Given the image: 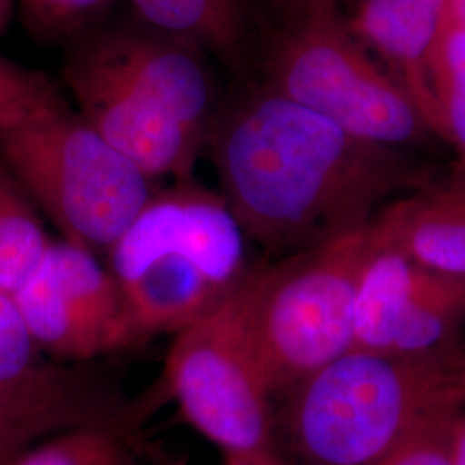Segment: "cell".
Returning <instances> with one entry per match:
<instances>
[{"label": "cell", "mask_w": 465, "mask_h": 465, "mask_svg": "<svg viewBox=\"0 0 465 465\" xmlns=\"http://www.w3.org/2000/svg\"><path fill=\"white\" fill-rule=\"evenodd\" d=\"M228 203L269 261L362 232L436 171L262 86L219 113L207 140Z\"/></svg>", "instance_id": "6da1fadb"}, {"label": "cell", "mask_w": 465, "mask_h": 465, "mask_svg": "<svg viewBox=\"0 0 465 465\" xmlns=\"http://www.w3.org/2000/svg\"><path fill=\"white\" fill-rule=\"evenodd\" d=\"M202 50L152 28L78 36L64 80L80 116L149 180L192 178L216 121Z\"/></svg>", "instance_id": "7a4b0ae2"}, {"label": "cell", "mask_w": 465, "mask_h": 465, "mask_svg": "<svg viewBox=\"0 0 465 465\" xmlns=\"http://www.w3.org/2000/svg\"><path fill=\"white\" fill-rule=\"evenodd\" d=\"M284 395L295 465H374L431 419L465 409V343L414 355L350 349Z\"/></svg>", "instance_id": "3957f363"}, {"label": "cell", "mask_w": 465, "mask_h": 465, "mask_svg": "<svg viewBox=\"0 0 465 465\" xmlns=\"http://www.w3.org/2000/svg\"><path fill=\"white\" fill-rule=\"evenodd\" d=\"M245 240L221 193L192 180L153 192L107 252L142 340L216 309L250 271Z\"/></svg>", "instance_id": "277c9868"}, {"label": "cell", "mask_w": 465, "mask_h": 465, "mask_svg": "<svg viewBox=\"0 0 465 465\" xmlns=\"http://www.w3.org/2000/svg\"><path fill=\"white\" fill-rule=\"evenodd\" d=\"M0 155L63 240L94 253H107L153 193L152 180L61 97L0 130Z\"/></svg>", "instance_id": "5b68a950"}, {"label": "cell", "mask_w": 465, "mask_h": 465, "mask_svg": "<svg viewBox=\"0 0 465 465\" xmlns=\"http://www.w3.org/2000/svg\"><path fill=\"white\" fill-rule=\"evenodd\" d=\"M367 228L252 266L250 336L272 399L353 347Z\"/></svg>", "instance_id": "8992f818"}, {"label": "cell", "mask_w": 465, "mask_h": 465, "mask_svg": "<svg viewBox=\"0 0 465 465\" xmlns=\"http://www.w3.org/2000/svg\"><path fill=\"white\" fill-rule=\"evenodd\" d=\"M266 86L357 138L393 149L438 142L414 100L350 34L341 9L288 21L266 54Z\"/></svg>", "instance_id": "52a82bcc"}, {"label": "cell", "mask_w": 465, "mask_h": 465, "mask_svg": "<svg viewBox=\"0 0 465 465\" xmlns=\"http://www.w3.org/2000/svg\"><path fill=\"white\" fill-rule=\"evenodd\" d=\"M250 272L216 309L174 334L164 380L184 419L224 455H282L250 336Z\"/></svg>", "instance_id": "ba28073f"}, {"label": "cell", "mask_w": 465, "mask_h": 465, "mask_svg": "<svg viewBox=\"0 0 465 465\" xmlns=\"http://www.w3.org/2000/svg\"><path fill=\"white\" fill-rule=\"evenodd\" d=\"M11 297L52 357L86 362L143 341L111 269L97 253L66 240L50 242L34 274Z\"/></svg>", "instance_id": "9c48e42d"}, {"label": "cell", "mask_w": 465, "mask_h": 465, "mask_svg": "<svg viewBox=\"0 0 465 465\" xmlns=\"http://www.w3.org/2000/svg\"><path fill=\"white\" fill-rule=\"evenodd\" d=\"M465 328V276L372 250L353 307V347L414 355L447 349Z\"/></svg>", "instance_id": "30bf717a"}, {"label": "cell", "mask_w": 465, "mask_h": 465, "mask_svg": "<svg viewBox=\"0 0 465 465\" xmlns=\"http://www.w3.org/2000/svg\"><path fill=\"white\" fill-rule=\"evenodd\" d=\"M0 401L42 438L78 428L130 434L138 412L116 388L49 361L11 295L0 292Z\"/></svg>", "instance_id": "8fae6325"}, {"label": "cell", "mask_w": 465, "mask_h": 465, "mask_svg": "<svg viewBox=\"0 0 465 465\" xmlns=\"http://www.w3.org/2000/svg\"><path fill=\"white\" fill-rule=\"evenodd\" d=\"M341 16L353 38L414 100L436 136L432 59L449 26L447 0H349Z\"/></svg>", "instance_id": "7c38bea8"}, {"label": "cell", "mask_w": 465, "mask_h": 465, "mask_svg": "<svg viewBox=\"0 0 465 465\" xmlns=\"http://www.w3.org/2000/svg\"><path fill=\"white\" fill-rule=\"evenodd\" d=\"M372 250L453 276H465V173L453 167L400 195L367 228Z\"/></svg>", "instance_id": "4fadbf2b"}, {"label": "cell", "mask_w": 465, "mask_h": 465, "mask_svg": "<svg viewBox=\"0 0 465 465\" xmlns=\"http://www.w3.org/2000/svg\"><path fill=\"white\" fill-rule=\"evenodd\" d=\"M147 26L238 66L249 38L245 0H128Z\"/></svg>", "instance_id": "5bb4252c"}, {"label": "cell", "mask_w": 465, "mask_h": 465, "mask_svg": "<svg viewBox=\"0 0 465 465\" xmlns=\"http://www.w3.org/2000/svg\"><path fill=\"white\" fill-rule=\"evenodd\" d=\"M50 242L23 188L0 167V292L13 295L35 272Z\"/></svg>", "instance_id": "9a60e30c"}, {"label": "cell", "mask_w": 465, "mask_h": 465, "mask_svg": "<svg viewBox=\"0 0 465 465\" xmlns=\"http://www.w3.org/2000/svg\"><path fill=\"white\" fill-rule=\"evenodd\" d=\"M436 136L465 173V30L449 23L432 59Z\"/></svg>", "instance_id": "2e32d148"}, {"label": "cell", "mask_w": 465, "mask_h": 465, "mask_svg": "<svg viewBox=\"0 0 465 465\" xmlns=\"http://www.w3.org/2000/svg\"><path fill=\"white\" fill-rule=\"evenodd\" d=\"M7 465H138L130 434L109 428L57 432L19 451Z\"/></svg>", "instance_id": "e0dca14e"}, {"label": "cell", "mask_w": 465, "mask_h": 465, "mask_svg": "<svg viewBox=\"0 0 465 465\" xmlns=\"http://www.w3.org/2000/svg\"><path fill=\"white\" fill-rule=\"evenodd\" d=\"M116 0H17L26 32L35 40L59 42L88 32Z\"/></svg>", "instance_id": "ac0fdd59"}, {"label": "cell", "mask_w": 465, "mask_h": 465, "mask_svg": "<svg viewBox=\"0 0 465 465\" xmlns=\"http://www.w3.org/2000/svg\"><path fill=\"white\" fill-rule=\"evenodd\" d=\"M59 94L49 80L0 54V130L11 128Z\"/></svg>", "instance_id": "d6986e66"}, {"label": "cell", "mask_w": 465, "mask_h": 465, "mask_svg": "<svg viewBox=\"0 0 465 465\" xmlns=\"http://www.w3.org/2000/svg\"><path fill=\"white\" fill-rule=\"evenodd\" d=\"M460 412L436 417L422 424L374 465H455L451 438L455 419Z\"/></svg>", "instance_id": "ffe728a7"}, {"label": "cell", "mask_w": 465, "mask_h": 465, "mask_svg": "<svg viewBox=\"0 0 465 465\" xmlns=\"http://www.w3.org/2000/svg\"><path fill=\"white\" fill-rule=\"evenodd\" d=\"M44 440L34 428L0 401V460L13 459L32 443Z\"/></svg>", "instance_id": "44dd1931"}, {"label": "cell", "mask_w": 465, "mask_h": 465, "mask_svg": "<svg viewBox=\"0 0 465 465\" xmlns=\"http://www.w3.org/2000/svg\"><path fill=\"white\" fill-rule=\"evenodd\" d=\"M286 13L288 21H297L303 17L316 16L330 11L341 9L340 0H276Z\"/></svg>", "instance_id": "7402d4cb"}, {"label": "cell", "mask_w": 465, "mask_h": 465, "mask_svg": "<svg viewBox=\"0 0 465 465\" xmlns=\"http://www.w3.org/2000/svg\"><path fill=\"white\" fill-rule=\"evenodd\" d=\"M223 465H290L280 453L262 455H224Z\"/></svg>", "instance_id": "603a6c76"}, {"label": "cell", "mask_w": 465, "mask_h": 465, "mask_svg": "<svg viewBox=\"0 0 465 465\" xmlns=\"http://www.w3.org/2000/svg\"><path fill=\"white\" fill-rule=\"evenodd\" d=\"M451 451H453V464L465 465V411H462L455 419Z\"/></svg>", "instance_id": "cb8c5ba5"}, {"label": "cell", "mask_w": 465, "mask_h": 465, "mask_svg": "<svg viewBox=\"0 0 465 465\" xmlns=\"http://www.w3.org/2000/svg\"><path fill=\"white\" fill-rule=\"evenodd\" d=\"M449 23L465 30V0H447Z\"/></svg>", "instance_id": "d4e9b609"}, {"label": "cell", "mask_w": 465, "mask_h": 465, "mask_svg": "<svg viewBox=\"0 0 465 465\" xmlns=\"http://www.w3.org/2000/svg\"><path fill=\"white\" fill-rule=\"evenodd\" d=\"M13 11V0H0V35L5 30Z\"/></svg>", "instance_id": "484cf974"}, {"label": "cell", "mask_w": 465, "mask_h": 465, "mask_svg": "<svg viewBox=\"0 0 465 465\" xmlns=\"http://www.w3.org/2000/svg\"><path fill=\"white\" fill-rule=\"evenodd\" d=\"M159 465H186L184 464V460H169V462H164V464Z\"/></svg>", "instance_id": "4316f807"}, {"label": "cell", "mask_w": 465, "mask_h": 465, "mask_svg": "<svg viewBox=\"0 0 465 465\" xmlns=\"http://www.w3.org/2000/svg\"><path fill=\"white\" fill-rule=\"evenodd\" d=\"M13 459H15V457H13ZM13 459H5V460H0V465H7L9 462H11V460H13Z\"/></svg>", "instance_id": "83f0119b"}]
</instances>
